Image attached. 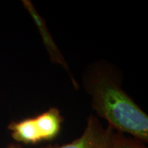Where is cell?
Wrapping results in <instances>:
<instances>
[{"label": "cell", "instance_id": "obj_1", "mask_svg": "<svg viewBox=\"0 0 148 148\" xmlns=\"http://www.w3.org/2000/svg\"><path fill=\"white\" fill-rule=\"evenodd\" d=\"M92 90L94 108L112 128L129 133L140 141H147V115L117 84L100 77Z\"/></svg>", "mask_w": 148, "mask_h": 148}, {"label": "cell", "instance_id": "obj_2", "mask_svg": "<svg viewBox=\"0 0 148 148\" xmlns=\"http://www.w3.org/2000/svg\"><path fill=\"white\" fill-rule=\"evenodd\" d=\"M114 134L110 125L104 127L97 118L90 116L80 137L65 145H49L41 148H112Z\"/></svg>", "mask_w": 148, "mask_h": 148}, {"label": "cell", "instance_id": "obj_3", "mask_svg": "<svg viewBox=\"0 0 148 148\" xmlns=\"http://www.w3.org/2000/svg\"><path fill=\"white\" fill-rule=\"evenodd\" d=\"M34 119L42 141H50L58 136L63 119L58 109L51 108Z\"/></svg>", "mask_w": 148, "mask_h": 148}, {"label": "cell", "instance_id": "obj_4", "mask_svg": "<svg viewBox=\"0 0 148 148\" xmlns=\"http://www.w3.org/2000/svg\"><path fill=\"white\" fill-rule=\"evenodd\" d=\"M12 138L16 141L35 145L42 142L34 118H28L19 121H12L8 125Z\"/></svg>", "mask_w": 148, "mask_h": 148}, {"label": "cell", "instance_id": "obj_5", "mask_svg": "<svg viewBox=\"0 0 148 148\" xmlns=\"http://www.w3.org/2000/svg\"><path fill=\"white\" fill-rule=\"evenodd\" d=\"M26 4L28 5L27 8L29 9V12H31V13L32 14V16H33V17H34V19L35 20V21L36 22V23L38 24V27H39V29H40V32H41V34L42 36H43V39H44V40H45V42H46V44H47V49H48V50L49 51V52L51 53V56H52L53 58L55 59L57 62H59V63L62 64V65H64V64H62V62H63V58H62V57L60 56V53L58 52V49H57V47H56V46L54 45V44H53V40H51L50 36L48 34V32L47 31V30L45 29V25H44L43 23H42V21L40 19V18L39 17V16L38 15V14H37L36 12H35L34 9H33L34 8H32L30 3H26Z\"/></svg>", "mask_w": 148, "mask_h": 148}, {"label": "cell", "instance_id": "obj_6", "mask_svg": "<svg viewBox=\"0 0 148 148\" xmlns=\"http://www.w3.org/2000/svg\"><path fill=\"white\" fill-rule=\"evenodd\" d=\"M112 148H146L138 140L125 138L121 134H115Z\"/></svg>", "mask_w": 148, "mask_h": 148}, {"label": "cell", "instance_id": "obj_7", "mask_svg": "<svg viewBox=\"0 0 148 148\" xmlns=\"http://www.w3.org/2000/svg\"><path fill=\"white\" fill-rule=\"evenodd\" d=\"M6 148H21V146L17 144H10L7 146Z\"/></svg>", "mask_w": 148, "mask_h": 148}]
</instances>
